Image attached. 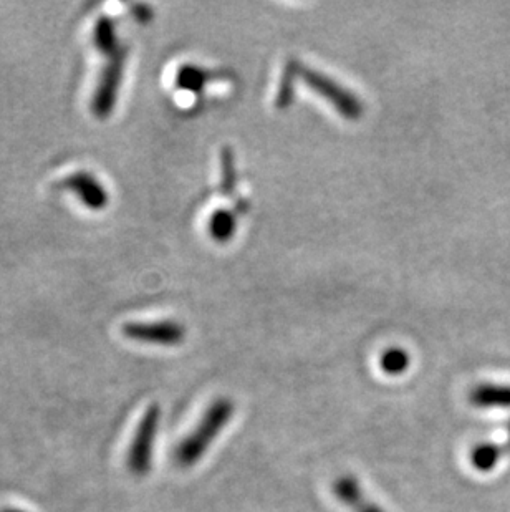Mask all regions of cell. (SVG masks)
Listing matches in <instances>:
<instances>
[{
  "label": "cell",
  "mask_w": 510,
  "mask_h": 512,
  "mask_svg": "<svg viewBox=\"0 0 510 512\" xmlns=\"http://www.w3.org/2000/svg\"><path fill=\"white\" fill-rule=\"evenodd\" d=\"M237 228V219L234 214L229 213L226 209L216 211L212 214L211 223H209V231L212 237L219 242H226L234 236Z\"/></svg>",
  "instance_id": "obj_12"
},
{
  "label": "cell",
  "mask_w": 510,
  "mask_h": 512,
  "mask_svg": "<svg viewBox=\"0 0 510 512\" xmlns=\"http://www.w3.org/2000/svg\"><path fill=\"white\" fill-rule=\"evenodd\" d=\"M236 178V161H234V153H232V150H229V148H226V150L222 151V193H234V189H236Z\"/></svg>",
  "instance_id": "obj_15"
},
{
  "label": "cell",
  "mask_w": 510,
  "mask_h": 512,
  "mask_svg": "<svg viewBox=\"0 0 510 512\" xmlns=\"http://www.w3.org/2000/svg\"><path fill=\"white\" fill-rule=\"evenodd\" d=\"M123 335L133 342L176 347L186 339V329L178 322H131L123 327Z\"/></svg>",
  "instance_id": "obj_5"
},
{
  "label": "cell",
  "mask_w": 510,
  "mask_h": 512,
  "mask_svg": "<svg viewBox=\"0 0 510 512\" xmlns=\"http://www.w3.org/2000/svg\"><path fill=\"white\" fill-rule=\"evenodd\" d=\"M380 365L386 375L398 377V375H403L408 370L409 365H411V358L403 348H390L381 355Z\"/></svg>",
  "instance_id": "obj_13"
},
{
  "label": "cell",
  "mask_w": 510,
  "mask_h": 512,
  "mask_svg": "<svg viewBox=\"0 0 510 512\" xmlns=\"http://www.w3.org/2000/svg\"><path fill=\"white\" fill-rule=\"evenodd\" d=\"M507 450H510V425H509V441H507Z\"/></svg>",
  "instance_id": "obj_17"
},
{
  "label": "cell",
  "mask_w": 510,
  "mask_h": 512,
  "mask_svg": "<svg viewBox=\"0 0 510 512\" xmlns=\"http://www.w3.org/2000/svg\"><path fill=\"white\" fill-rule=\"evenodd\" d=\"M60 188L75 194L78 201L92 211H103L110 204V194L102 181L88 171L70 174L60 183Z\"/></svg>",
  "instance_id": "obj_6"
},
{
  "label": "cell",
  "mask_w": 510,
  "mask_h": 512,
  "mask_svg": "<svg viewBox=\"0 0 510 512\" xmlns=\"http://www.w3.org/2000/svg\"><path fill=\"white\" fill-rule=\"evenodd\" d=\"M299 75L304 78L308 87L315 90L327 102L332 103L333 107L337 108L345 118H350V120L360 118L363 113L360 100L352 92H348L347 88H343L340 83L333 82L332 78L327 75L304 67V65H299Z\"/></svg>",
  "instance_id": "obj_4"
},
{
  "label": "cell",
  "mask_w": 510,
  "mask_h": 512,
  "mask_svg": "<svg viewBox=\"0 0 510 512\" xmlns=\"http://www.w3.org/2000/svg\"><path fill=\"white\" fill-rule=\"evenodd\" d=\"M469 400L477 408H510V387L484 383L472 390Z\"/></svg>",
  "instance_id": "obj_9"
},
{
  "label": "cell",
  "mask_w": 510,
  "mask_h": 512,
  "mask_svg": "<svg viewBox=\"0 0 510 512\" xmlns=\"http://www.w3.org/2000/svg\"><path fill=\"white\" fill-rule=\"evenodd\" d=\"M126 47L113 57L106 58V65L98 78L97 88L93 93V115L105 120L115 110L116 102L120 97L121 82L125 75Z\"/></svg>",
  "instance_id": "obj_3"
},
{
  "label": "cell",
  "mask_w": 510,
  "mask_h": 512,
  "mask_svg": "<svg viewBox=\"0 0 510 512\" xmlns=\"http://www.w3.org/2000/svg\"><path fill=\"white\" fill-rule=\"evenodd\" d=\"M502 456L501 446L492 445V443H482L477 445L471 453V463L477 471L489 473L496 468L499 459Z\"/></svg>",
  "instance_id": "obj_11"
},
{
  "label": "cell",
  "mask_w": 510,
  "mask_h": 512,
  "mask_svg": "<svg viewBox=\"0 0 510 512\" xmlns=\"http://www.w3.org/2000/svg\"><path fill=\"white\" fill-rule=\"evenodd\" d=\"M299 65L297 62L287 63L282 82H280L279 95H277V105L279 108L289 107V103L294 98V80L299 75Z\"/></svg>",
  "instance_id": "obj_14"
},
{
  "label": "cell",
  "mask_w": 510,
  "mask_h": 512,
  "mask_svg": "<svg viewBox=\"0 0 510 512\" xmlns=\"http://www.w3.org/2000/svg\"><path fill=\"white\" fill-rule=\"evenodd\" d=\"M236 405L229 398H217L207 406L198 426L179 443L174 451V461L181 468H191L206 455L212 443L226 430L229 421L234 418Z\"/></svg>",
  "instance_id": "obj_1"
},
{
  "label": "cell",
  "mask_w": 510,
  "mask_h": 512,
  "mask_svg": "<svg viewBox=\"0 0 510 512\" xmlns=\"http://www.w3.org/2000/svg\"><path fill=\"white\" fill-rule=\"evenodd\" d=\"M2 512H27V511H24V509H7V511H2Z\"/></svg>",
  "instance_id": "obj_16"
},
{
  "label": "cell",
  "mask_w": 510,
  "mask_h": 512,
  "mask_svg": "<svg viewBox=\"0 0 510 512\" xmlns=\"http://www.w3.org/2000/svg\"><path fill=\"white\" fill-rule=\"evenodd\" d=\"M93 45L105 58L113 57L120 50L125 49L120 44L116 22L111 17H108V15H103V17H100L95 22V27H93Z\"/></svg>",
  "instance_id": "obj_8"
},
{
  "label": "cell",
  "mask_w": 510,
  "mask_h": 512,
  "mask_svg": "<svg viewBox=\"0 0 510 512\" xmlns=\"http://www.w3.org/2000/svg\"><path fill=\"white\" fill-rule=\"evenodd\" d=\"M161 408L159 405L148 406L140 425L136 428L128 453V468L135 476H145L153 468L154 448L158 440Z\"/></svg>",
  "instance_id": "obj_2"
},
{
  "label": "cell",
  "mask_w": 510,
  "mask_h": 512,
  "mask_svg": "<svg viewBox=\"0 0 510 512\" xmlns=\"http://www.w3.org/2000/svg\"><path fill=\"white\" fill-rule=\"evenodd\" d=\"M332 491L335 498L352 512H386L385 509L366 496L365 491L358 483V479L352 474L338 476L333 481Z\"/></svg>",
  "instance_id": "obj_7"
},
{
  "label": "cell",
  "mask_w": 510,
  "mask_h": 512,
  "mask_svg": "<svg viewBox=\"0 0 510 512\" xmlns=\"http://www.w3.org/2000/svg\"><path fill=\"white\" fill-rule=\"evenodd\" d=\"M209 78H211V73L199 68L198 65H184L176 73V87L181 88L184 92L198 93L206 87Z\"/></svg>",
  "instance_id": "obj_10"
}]
</instances>
